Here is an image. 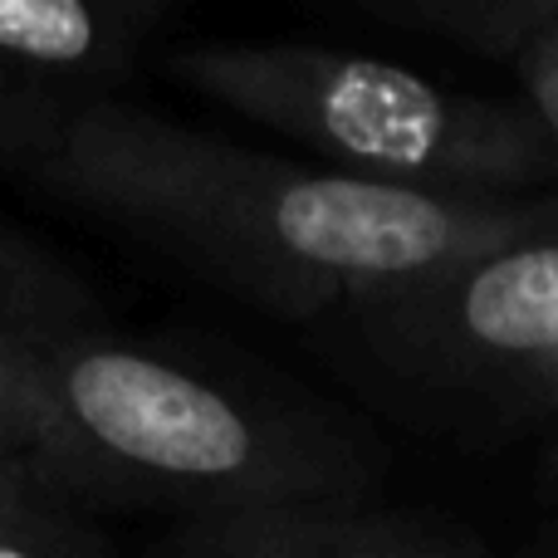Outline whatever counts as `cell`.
Listing matches in <instances>:
<instances>
[{"label": "cell", "mask_w": 558, "mask_h": 558, "mask_svg": "<svg viewBox=\"0 0 558 558\" xmlns=\"http://www.w3.org/2000/svg\"><path fill=\"white\" fill-rule=\"evenodd\" d=\"M172 69L216 104L314 147L328 172L451 202H514L558 167L534 104L475 98L324 45H196Z\"/></svg>", "instance_id": "obj_3"}, {"label": "cell", "mask_w": 558, "mask_h": 558, "mask_svg": "<svg viewBox=\"0 0 558 558\" xmlns=\"http://www.w3.org/2000/svg\"><path fill=\"white\" fill-rule=\"evenodd\" d=\"M162 25L157 0H0V167L35 172L78 118L118 104Z\"/></svg>", "instance_id": "obj_5"}, {"label": "cell", "mask_w": 558, "mask_h": 558, "mask_svg": "<svg viewBox=\"0 0 558 558\" xmlns=\"http://www.w3.org/2000/svg\"><path fill=\"white\" fill-rule=\"evenodd\" d=\"M0 558H113L104 530L29 456L0 461Z\"/></svg>", "instance_id": "obj_8"}, {"label": "cell", "mask_w": 558, "mask_h": 558, "mask_svg": "<svg viewBox=\"0 0 558 558\" xmlns=\"http://www.w3.org/2000/svg\"><path fill=\"white\" fill-rule=\"evenodd\" d=\"M45 343L0 328V461L29 456L39 441V387H35V353Z\"/></svg>", "instance_id": "obj_10"}, {"label": "cell", "mask_w": 558, "mask_h": 558, "mask_svg": "<svg viewBox=\"0 0 558 558\" xmlns=\"http://www.w3.org/2000/svg\"><path fill=\"white\" fill-rule=\"evenodd\" d=\"M172 558H485L471 544L367 520L348 505H279V510L186 520Z\"/></svg>", "instance_id": "obj_6"}, {"label": "cell", "mask_w": 558, "mask_h": 558, "mask_svg": "<svg viewBox=\"0 0 558 558\" xmlns=\"http://www.w3.org/2000/svg\"><path fill=\"white\" fill-rule=\"evenodd\" d=\"M549 471L558 475V441H554V451H549Z\"/></svg>", "instance_id": "obj_12"}, {"label": "cell", "mask_w": 558, "mask_h": 558, "mask_svg": "<svg viewBox=\"0 0 558 558\" xmlns=\"http://www.w3.org/2000/svg\"><path fill=\"white\" fill-rule=\"evenodd\" d=\"M0 328L25 343H54L98 328L84 279L5 221H0Z\"/></svg>", "instance_id": "obj_7"}, {"label": "cell", "mask_w": 558, "mask_h": 558, "mask_svg": "<svg viewBox=\"0 0 558 558\" xmlns=\"http://www.w3.org/2000/svg\"><path fill=\"white\" fill-rule=\"evenodd\" d=\"M35 387L29 461L78 505H162L211 520L343 505L367 481L353 436L318 412L104 328L39 348Z\"/></svg>", "instance_id": "obj_2"}, {"label": "cell", "mask_w": 558, "mask_h": 558, "mask_svg": "<svg viewBox=\"0 0 558 558\" xmlns=\"http://www.w3.org/2000/svg\"><path fill=\"white\" fill-rule=\"evenodd\" d=\"M35 177L69 206L162 245L284 318L363 308L558 216L294 167L123 98L78 118Z\"/></svg>", "instance_id": "obj_1"}, {"label": "cell", "mask_w": 558, "mask_h": 558, "mask_svg": "<svg viewBox=\"0 0 558 558\" xmlns=\"http://www.w3.org/2000/svg\"><path fill=\"white\" fill-rule=\"evenodd\" d=\"M353 314L367 343L407 377L558 397V216Z\"/></svg>", "instance_id": "obj_4"}, {"label": "cell", "mask_w": 558, "mask_h": 558, "mask_svg": "<svg viewBox=\"0 0 558 558\" xmlns=\"http://www.w3.org/2000/svg\"><path fill=\"white\" fill-rule=\"evenodd\" d=\"M377 15L392 25L432 29L481 54L514 59V69L558 49V0H397L377 5Z\"/></svg>", "instance_id": "obj_9"}, {"label": "cell", "mask_w": 558, "mask_h": 558, "mask_svg": "<svg viewBox=\"0 0 558 558\" xmlns=\"http://www.w3.org/2000/svg\"><path fill=\"white\" fill-rule=\"evenodd\" d=\"M520 78H524V94H530L534 113H539L544 128H549L554 153H558V64H539V59H530V64H520Z\"/></svg>", "instance_id": "obj_11"}, {"label": "cell", "mask_w": 558, "mask_h": 558, "mask_svg": "<svg viewBox=\"0 0 558 558\" xmlns=\"http://www.w3.org/2000/svg\"><path fill=\"white\" fill-rule=\"evenodd\" d=\"M524 64H530V59H524ZM539 64H558V49H554V54H544V59H539Z\"/></svg>", "instance_id": "obj_13"}]
</instances>
